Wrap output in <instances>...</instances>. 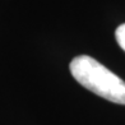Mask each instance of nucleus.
<instances>
[{"instance_id":"f257e3e1","label":"nucleus","mask_w":125,"mask_h":125,"mask_svg":"<svg viewBox=\"0 0 125 125\" xmlns=\"http://www.w3.org/2000/svg\"><path fill=\"white\" fill-rule=\"evenodd\" d=\"M69 68L73 78L84 88L105 100L125 105V82L96 59L79 55L70 61Z\"/></svg>"},{"instance_id":"f03ea898","label":"nucleus","mask_w":125,"mask_h":125,"mask_svg":"<svg viewBox=\"0 0 125 125\" xmlns=\"http://www.w3.org/2000/svg\"><path fill=\"white\" fill-rule=\"evenodd\" d=\"M115 37H116V41L119 43V46L125 51V23L116 28Z\"/></svg>"}]
</instances>
